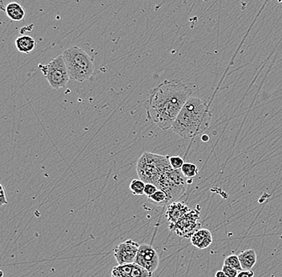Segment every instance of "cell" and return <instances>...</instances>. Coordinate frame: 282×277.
Masks as SVG:
<instances>
[{"label": "cell", "instance_id": "1", "mask_svg": "<svg viewBox=\"0 0 282 277\" xmlns=\"http://www.w3.org/2000/svg\"><path fill=\"white\" fill-rule=\"evenodd\" d=\"M192 94L193 89L183 82L164 80L151 91L148 101V119L162 130L172 128Z\"/></svg>", "mask_w": 282, "mask_h": 277}, {"label": "cell", "instance_id": "2", "mask_svg": "<svg viewBox=\"0 0 282 277\" xmlns=\"http://www.w3.org/2000/svg\"><path fill=\"white\" fill-rule=\"evenodd\" d=\"M211 118L208 103L192 96L180 112L172 124V130L182 138H193L208 129Z\"/></svg>", "mask_w": 282, "mask_h": 277}, {"label": "cell", "instance_id": "3", "mask_svg": "<svg viewBox=\"0 0 282 277\" xmlns=\"http://www.w3.org/2000/svg\"><path fill=\"white\" fill-rule=\"evenodd\" d=\"M63 56L70 80L84 82L92 77L95 69L93 60L84 49L70 47L63 51Z\"/></svg>", "mask_w": 282, "mask_h": 277}, {"label": "cell", "instance_id": "4", "mask_svg": "<svg viewBox=\"0 0 282 277\" xmlns=\"http://www.w3.org/2000/svg\"><path fill=\"white\" fill-rule=\"evenodd\" d=\"M172 169L168 156L145 152L139 158L136 165L138 177L144 182L150 183L157 186L160 177Z\"/></svg>", "mask_w": 282, "mask_h": 277}, {"label": "cell", "instance_id": "5", "mask_svg": "<svg viewBox=\"0 0 282 277\" xmlns=\"http://www.w3.org/2000/svg\"><path fill=\"white\" fill-rule=\"evenodd\" d=\"M38 67L53 89L64 88L70 80L67 65L65 63L63 55H59L57 57L54 58L48 64L40 63L38 65Z\"/></svg>", "mask_w": 282, "mask_h": 277}, {"label": "cell", "instance_id": "6", "mask_svg": "<svg viewBox=\"0 0 282 277\" xmlns=\"http://www.w3.org/2000/svg\"><path fill=\"white\" fill-rule=\"evenodd\" d=\"M187 184V178L181 170L171 169L160 177L157 187L166 192L170 203H172L185 193Z\"/></svg>", "mask_w": 282, "mask_h": 277}, {"label": "cell", "instance_id": "7", "mask_svg": "<svg viewBox=\"0 0 282 277\" xmlns=\"http://www.w3.org/2000/svg\"><path fill=\"white\" fill-rule=\"evenodd\" d=\"M200 211L199 209H191L185 217L180 219L178 222L169 224L170 231L181 237L191 238V236L200 229L201 224L199 223Z\"/></svg>", "mask_w": 282, "mask_h": 277}, {"label": "cell", "instance_id": "8", "mask_svg": "<svg viewBox=\"0 0 282 277\" xmlns=\"http://www.w3.org/2000/svg\"><path fill=\"white\" fill-rule=\"evenodd\" d=\"M135 263L153 274L160 264V256L154 248L147 244L139 245Z\"/></svg>", "mask_w": 282, "mask_h": 277}, {"label": "cell", "instance_id": "9", "mask_svg": "<svg viewBox=\"0 0 282 277\" xmlns=\"http://www.w3.org/2000/svg\"><path fill=\"white\" fill-rule=\"evenodd\" d=\"M139 248V244L132 239H128L120 243L113 251L118 264L121 265L135 263Z\"/></svg>", "mask_w": 282, "mask_h": 277}, {"label": "cell", "instance_id": "10", "mask_svg": "<svg viewBox=\"0 0 282 277\" xmlns=\"http://www.w3.org/2000/svg\"><path fill=\"white\" fill-rule=\"evenodd\" d=\"M153 274L136 263L118 264L113 268L111 277H152Z\"/></svg>", "mask_w": 282, "mask_h": 277}, {"label": "cell", "instance_id": "11", "mask_svg": "<svg viewBox=\"0 0 282 277\" xmlns=\"http://www.w3.org/2000/svg\"><path fill=\"white\" fill-rule=\"evenodd\" d=\"M190 210L189 206L184 202L174 201L168 205L166 218L170 224H173L185 217Z\"/></svg>", "mask_w": 282, "mask_h": 277}, {"label": "cell", "instance_id": "12", "mask_svg": "<svg viewBox=\"0 0 282 277\" xmlns=\"http://www.w3.org/2000/svg\"><path fill=\"white\" fill-rule=\"evenodd\" d=\"M191 243L197 249H207L214 241V236L209 230L200 228L191 236Z\"/></svg>", "mask_w": 282, "mask_h": 277}, {"label": "cell", "instance_id": "13", "mask_svg": "<svg viewBox=\"0 0 282 277\" xmlns=\"http://www.w3.org/2000/svg\"><path fill=\"white\" fill-rule=\"evenodd\" d=\"M8 17L12 21H21L26 16V12L21 4L12 2L8 4L5 8Z\"/></svg>", "mask_w": 282, "mask_h": 277}, {"label": "cell", "instance_id": "14", "mask_svg": "<svg viewBox=\"0 0 282 277\" xmlns=\"http://www.w3.org/2000/svg\"><path fill=\"white\" fill-rule=\"evenodd\" d=\"M238 256L243 270H252L258 261V256L254 249L243 251Z\"/></svg>", "mask_w": 282, "mask_h": 277}, {"label": "cell", "instance_id": "15", "mask_svg": "<svg viewBox=\"0 0 282 277\" xmlns=\"http://www.w3.org/2000/svg\"><path fill=\"white\" fill-rule=\"evenodd\" d=\"M36 41L32 37L30 36L23 34L21 37H18L16 40V47L18 51L22 53L29 54L34 51L36 48Z\"/></svg>", "mask_w": 282, "mask_h": 277}, {"label": "cell", "instance_id": "16", "mask_svg": "<svg viewBox=\"0 0 282 277\" xmlns=\"http://www.w3.org/2000/svg\"><path fill=\"white\" fill-rule=\"evenodd\" d=\"M149 199L153 204L157 205V206H166V205L171 203L168 195L161 189L157 190V192H155L153 196L149 197Z\"/></svg>", "mask_w": 282, "mask_h": 277}, {"label": "cell", "instance_id": "17", "mask_svg": "<svg viewBox=\"0 0 282 277\" xmlns=\"http://www.w3.org/2000/svg\"><path fill=\"white\" fill-rule=\"evenodd\" d=\"M146 183L142 180H133L129 185L130 191L135 196H143L145 195V188Z\"/></svg>", "mask_w": 282, "mask_h": 277}, {"label": "cell", "instance_id": "18", "mask_svg": "<svg viewBox=\"0 0 282 277\" xmlns=\"http://www.w3.org/2000/svg\"><path fill=\"white\" fill-rule=\"evenodd\" d=\"M181 170L184 176L188 179H193L199 172L198 167L193 163H184Z\"/></svg>", "mask_w": 282, "mask_h": 277}, {"label": "cell", "instance_id": "19", "mask_svg": "<svg viewBox=\"0 0 282 277\" xmlns=\"http://www.w3.org/2000/svg\"><path fill=\"white\" fill-rule=\"evenodd\" d=\"M224 264L232 267V268H235V269L238 270L239 271H242L243 270L241 264H240V260H239L238 255H229L224 260Z\"/></svg>", "mask_w": 282, "mask_h": 277}, {"label": "cell", "instance_id": "20", "mask_svg": "<svg viewBox=\"0 0 282 277\" xmlns=\"http://www.w3.org/2000/svg\"><path fill=\"white\" fill-rule=\"evenodd\" d=\"M169 162L171 167L175 170H181V167L185 163L183 158L179 156H171V157H169Z\"/></svg>", "mask_w": 282, "mask_h": 277}, {"label": "cell", "instance_id": "21", "mask_svg": "<svg viewBox=\"0 0 282 277\" xmlns=\"http://www.w3.org/2000/svg\"><path fill=\"white\" fill-rule=\"evenodd\" d=\"M157 190H158V188L155 184L148 183L145 184V195L148 198L151 197L155 192H157Z\"/></svg>", "mask_w": 282, "mask_h": 277}, {"label": "cell", "instance_id": "22", "mask_svg": "<svg viewBox=\"0 0 282 277\" xmlns=\"http://www.w3.org/2000/svg\"><path fill=\"white\" fill-rule=\"evenodd\" d=\"M222 271L227 275L228 277H236L239 273L238 270L235 269L229 266L225 265V264L222 267Z\"/></svg>", "mask_w": 282, "mask_h": 277}, {"label": "cell", "instance_id": "23", "mask_svg": "<svg viewBox=\"0 0 282 277\" xmlns=\"http://www.w3.org/2000/svg\"><path fill=\"white\" fill-rule=\"evenodd\" d=\"M0 193H1V199H0V204L1 206L4 204H8V200L7 199V194L5 192V188L3 186V184H0Z\"/></svg>", "mask_w": 282, "mask_h": 277}, {"label": "cell", "instance_id": "24", "mask_svg": "<svg viewBox=\"0 0 282 277\" xmlns=\"http://www.w3.org/2000/svg\"><path fill=\"white\" fill-rule=\"evenodd\" d=\"M236 277H254V272L252 270H242Z\"/></svg>", "mask_w": 282, "mask_h": 277}, {"label": "cell", "instance_id": "25", "mask_svg": "<svg viewBox=\"0 0 282 277\" xmlns=\"http://www.w3.org/2000/svg\"><path fill=\"white\" fill-rule=\"evenodd\" d=\"M215 277H228L227 275L222 270L221 271H218L215 273Z\"/></svg>", "mask_w": 282, "mask_h": 277}, {"label": "cell", "instance_id": "26", "mask_svg": "<svg viewBox=\"0 0 282 277\" xmlns=\"http://www.w3.org/2000/svg\"><path fill=\"white\" fill-rule=\"evenodd\" d=\"M0 273H1L0 274V277H4V271H0Z\"/></svg>", "mask_w": 282, "mask_h": 277}]
</instances>
